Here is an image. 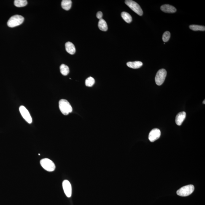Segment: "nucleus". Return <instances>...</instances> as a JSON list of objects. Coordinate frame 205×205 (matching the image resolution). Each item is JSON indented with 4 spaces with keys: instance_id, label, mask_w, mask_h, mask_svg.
<instances>
[{
    "instance_id": "nucleus-1",
    "label": "nucleus",
    "mask_w": 205,
    "mask_h": 205,
    "mask_svg": "<svg viewBox=\"0 0 205 205\" xmlns=\"http://www.w3.org/2000/svg\"><path fill=\"white\" fill-rule=\"evenodd\" d=\"M59 108L60 111L64 115H67L72 112V108L69 102L66 100H60L59 101Z\"/></svg>"
},
{
    "instance_id": "nucleus-2",
    "label": "nucleus",
    "mask_w": 205,
    "mask_h": 205,
    "mask_svg": "<svg viewBox=\"0 0 205 205\" xmlns=\"http://www.w3.org/2000/svg\"><path fill=\"white\" fill-rule=\"evenodd\" d=\"M24 21V18L22 16L15 15L9 19L7 22V25L10 28H14L22 24Z\"/></svg>"
},
{
    "instance_id": "nucleus-3",
    "label": "nucleus",
    "mask_w": 205,
    "mask_h": 205,
    "mask_svg": "<svg viewBox=\"0 0 205 205\" xmlns=\"http://www.w3.org/2000/svg\"><path fill=\"white\" fill-rule=\"evenodd\" d=\"M195 190V187L192 185L185 186L177 190V193L179 196L185 197L192 194Z\"/></svg>"
},
{
    "instance_id": "nucleus-4",
    "label": "nucleus",
    "mask_w": 205,
    "mask_h": 205,
    "mask_svg": "<svg viewBox=\"0 0 205 205\" xmlns=\"http://www.w3.org/2000/svg\"><path fill=\"white\" fill-rule=\"evenodd\" d=\"M125 4L130 8L132 10L134 11L138 15L142 16L143 13L142 9L137 3L131 0H127L125 1Z\"/></svg>"
},
{
    "instance_id": "nucleus-5",
    "label": "nucleus",
    "mask_w": 205,
    "mask_h": 205,
    "mask_svg": "<svg viewBox=\"0 0 205 205\" xmlns=\"http://www.w3.org/2000/svg\"><path fill=\"white\" fill-rule=\"evenodd\" d=\"M40 165L45 170L49 172L55 171V163L48 158H44L41 160Z\"/></svg>"
},
{
    "instance_id": "nucleus-6",
    "label": "nucleus",
    "mask_w": 205,
    "mask_h": 205,
    "mask_svg": "<svg viewBox=\"0 0 205 205\" xmlns=\"http://www.w3.org/2000/svg\"><path fill=\"white\" fill-rule=\"evenodd\" d=\"M167 75V72L164 69H161L157 72L155 77L156 83L158 85H161L164 82Z\"/></svg>"
},
{
    "instance_id": "nucleus-7",
    "label": "nucleus",
    "mask_w": 205,
    "mask_h": 205,
    "mask_svg": "<svg viewBox=\"0 0 205 205\" xmlns=\"http://www.w3.org/2000/svg\"><path fill=\"white\" fill-rule=\"evenodd\" d=\"M19 109L22 117L28 123H32V118L28 109L23 106H20Z\"/></svg>"
},
{
    "instance_id": "nucleus-8",
    "label": "nucleus",
    "mask_w": 205,
    "mask_h": 205,
    "mask_svg": "<svg viewBox=\"0 0 205 205\" xmlns=\"http://www.w3.org/2000/svg\"><path fill=\"white\" fill-rule=\"evenodd\" d=\"M161 136V131L158 128H154L149 133V139L151 142H154L160 138Z\"/></svg>"
},
{
    "instance_id": "nucleus-9",
    "label": "nucleus",
    "mask_w": 205,
    "mask_h": 205,
    "mask_svg": "<svg viewBox=\"0 0 205 205\" xmlns=\"http://www.w3.org/2000/svg\"><path fill=\"white\" fill-rule=\"evenodd\" d=\"M63 187L66 196L70 198L72 194V188L70 182L67 180H65L63 183Z\"/></svg>"
},
{
    "instance_id": "nucleus-10",
    "label": "nucleus",
    "mask_w": 205,
    "mask_h": 205,
    "mask_svg": "<svg viewBox=\"0 0 205 205\" xmlns=\"http://www.w3.org/2000/svg\"><path fill=\"white\" fill-rule=\"evenodd\" d=\"M160 9L163 12L167 13H174L177 11L175 7L169 4L163 5L160 7Z\"/></svg>"
},
{
    "instance_id": "nucleus-11",
    "label": "nucleus",
    "mask_w": 205,
    "mask_h": 205,
    "mask_svg": "<svg viewBox=\"0 0 205 205\" xmlns=\"http://www.w3.org/2000/svg\"><path fill=\"white\" fill-rule=\"evenodd\" d=\"M186 116V113L184 111L179 112L178 114L176 117L175 121L176 124L179 126H180L182 125L183 122L185 120Z\"/></svg>"
},
{
    "instance_id": "nucleus-12",
    "label": "nucleus",
    "mask_w": 205,
    "mask_h": 205,
    "mask_svg": "<svg viewBox=\"0 0 205 205\" xmlns=\"http://www.w3.org/2000/svg\"><path fill=\"white\" fill-rule=\"evenodd\" d=\"M66 51L70 55H74L76 52V48L74 44L71 42H66L65 44Z\"/></svg>"
},
{
    "instance_id": "nucleus-13",
    "label": "nucleus",
    "mask_w": 205,
    "mask_h": 205,
    "mask_svg": "<svg viewBox=\"0 0 205 205\" xmlns=\"http://www.w3.org/2000/svg\"><path fill=\"white\" fill-rule=\"evenodd\" d=\"M129 67L133 69H138L140 68L143 65V63L140 61L129 62L127 63Z\"/></svg>"
},
{
    "instance_id": "nucleus-14",
    "label": "nucleus",
    "mask_w": 205,
    "mask_h": 205,
    "mask_svg": "<svg viewBox=\"0 0 205 205\" xmlns=\"http://www.w3.org/2000/svg\"><path fill=\"white\" fill-rule=\"evenodd\" d=\"M71 5H72V1L71 0H63L62 1V7L65 10H69L71 9Z\"/></svg>"
},
{
    "instance_id": "nucleus-15",
    "label": "nucleus",
    "mask_w": 205,
    "mask_h": 205,
    "mask_svg": "<svg viewBox=\"0 0 205 205\" xmlns=\"http://www.w3.org/2000/svg\"><path fill=\"white\" fill-rule=\"evenodd\" d=\"M98 28L100 30L103 31H106L108 30V25L106 22L103 19H101L98 22Z\"/></svg>"
},
{
    "instance_id": "nucleus-16",
    "label": "nucleus",
    "mask_w": 205,
    "mask_h": 205,
    "mask_svg": "<svg viewBox=\"0 0 205 205\" xmlns=\"http://www.w3.org/2000/svg\"><path fill=\"white\" fill-rule=\"evenodd\" d=\"M60 73L63 76L67 75L69 73V68L66 65L62 64L60 66Z\"/></svg>"
},
{
    "instance_id": "nucleus-17",
    "label": "nucleus",
    "mask_w": 205,
    "mask_h": 205,
    "mask_svg": "<svg viewBox=\"0 0 205 205\" xmlns=\"http://www.w3.org/2000/svg\"><path fill=\"white\" fill-rule=\"evenodd\" d=\"M121 16L123 20L127 23H130L132 21L131 16L126 12H122L121 13Z\"/></svg>"
},
{
    "instance_id": "nucleus-18",
    "label": "nucleus",
    "mask_w": 205,
    "mask_h": 205,
    "mask_svg": "<svg viewBox=\"0 0 205 205\" xmlns=\"http://www.w3.org/2000/svg\"><path fill=\"white\" fill-rule=\"evenodd\" d=\"M28 4V2L26 0H15L14 1V4L17 7H25Z\"/></svg>"
},
{
    "instance_id": "nucleus-19",
    "label": "nucleus",
    "mask_w": 205,
    "mask_h": 205,
    "mask_svg": "<svg viewBox=\"0 0 205 205\" xmlns=\"http://www.w3.org/2000/svg\"><path fill=\"white\" fill-rule=\"evenodd\" d=\"M190 29L194 31H205V27L204 26L197 25H191L189 26Z\"/></svg>"
},
{
    "instance_id": "nucleus-20",
    "label": "nucleus",
    "mask_w": 205,
    "mask_h": 205,
    "mask_svg": "<svg viewBox=\"0 0 205 205\" xmlns=\"http://www.w3.org/2000/svg\"><path fill=\"white\" fill-rule=\"evenodd\" d=\"M95 80L93 78L89 77L86 79L85 81V85L87 87H92L94 85Z\"/></svg>"
},
{
    "instance_id": "nucleus-21",
    "label": "nucleus",
    "mask_w": 205,
    "mask_h": 205,
    "mask_svg": "<svg viewBox=\"0 0 205 205\" xmlns=\"http://www.w3.org/2000/svg\"><path fill=\"white\" fill-rule=\"evenodd\" d=\"M171 34L169 31H166L164 33L162 37L164 42H166L169 41L170 38Z\"/></svg>"
},
{
    "instance_id": "nucleus-22",
    "label": "nucleus",
    "mask_w": 205,
    "mask_h": 205,
    "mask_svg": "<svg viewBox=\"0 0 205 205\" xmlns=\"http://www.w3.org/2000/svg\"><path fill=\"white\" fill-rule=\"evenodd\" d=\"M103 13L102 12H97V13L96 17L99 20H101V19H102V17H103Z\"/></svg>"
},
{
    "instance_id": "nucleus-23",
    "label": "nucleus",
    "mask_w": 205,
    "mask_h": 205,
    "mask_svg": "<svg viewBox=\"0 0 205 205\" xmlns=\"http://www.w3.org/2000/svg\"><path fill=\"white\" fill-rule=\"evenodd\" d=\"M205 100H204V101H203V104H205Z\"/></svg>"
}]
</instances>
